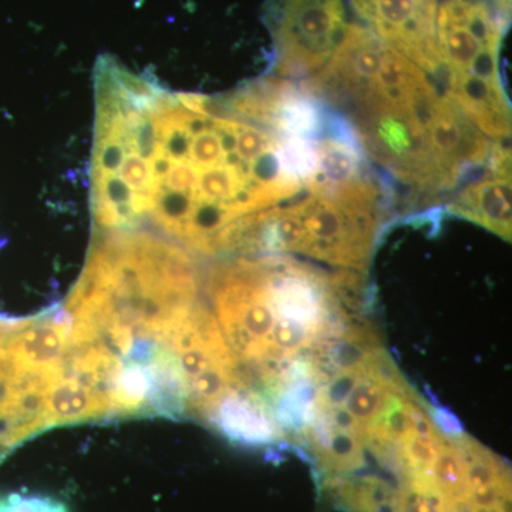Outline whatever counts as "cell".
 Instances as JSON below:
<instances>
[{
  "instance_id": "1",
  "label": "cell",
  "mask_w": 512,
  "mask_h": 512,
  "mask_svg": "<svg viewBox=\"0 0 512 512\" xmlns=\"http://www.w3.org/2000/svg\"><path fill=\"white\" fill-rule=\"evenodd\" d=\"M318 165L308 138L214 99L173 93L109 59L96 69L94 221L148 222L175 244L228 255L259 215L306 194Z\"/></svg>"
},
{
  "instance_id": "2",
  "label": "cell",
  "mask_w": 512,
  "mask_h": 512,
  "mask_svg": "<svg viewBox=\"0 0 512 512\" xmlns=\"http://www.w3.org/2000/svg\"><path fill=\"white\" fill-rule=\"evenodd\" d=\"M302 83L348 120L397 195L407 192V212L511 173L510 143L481 133L429 74L362 23H349L328 64Z\"/></svg>"
},
{
  "instance_id": "3",
  "label": "cell",
  "mask_w": 512,
  "mask_h": 512,
  "mask_svg": "<svg viewBox=\"0 0 512 512\" xmlns=\"http://www.w3.org/2000/svg\"><path fill=\"white\" fill-rule=\"evenodd\" d=\"M363 275L289 255L218 262L207 292L222 335L269 400L332 355L362 323Z\"/></svg>"
},
{
  "instance_id": "4",
  "label": "cell",
  "mask_w": 512,
  "mask_h": 512,
  "mask_svg": "<svg viewBox=\"0 0 512 512\" xmlns=\"http://www.w3.org/2000/svg\"><path fill=\"white\" fill-rule=\"evenodd\" d=\"M201 275L188 249L138 229L107 231L96 242L64 311L73 348L124 326L157 339L200 302Z\"/></svg>"
},
{
  "instance_id": "5",
  "label": "cell",
  "mask_w": 512,
  "mask_h": 512,
  "mask_svg": "<svg viewBox=\"0 0 512 512\" xmlns=\"http://www.w3.org/2000/svg\"><path fill=\"white\" fill-rule=\"evenodd\" d=\"M397 200L396 188L384 177L348 190L301 195L252 221L234 256L289 255L332 271L366 274Z\"/></svg>"
},
{
  "instance_id": "6",
  "label": "cell",
  "mask_w": 512,
  "mask_h": 512,
  "mask_svg": "<svg viewBox=\"0 0 512 512\" xmlns=\"http://www.w3.org/2000/svg\"><path fill=\"white\" fill-rule=\"evenodd\" d=\"M508 13L467 0H444L437 15L434 82L488 138L510 143L511 104L501 52Z\"/></svg>"
},
{
  "instance_id": "7",
  "label": "cell",
  "mask_w": 512,
  "mask_h": 512,
  "mask_svg": "<svg viewBox=\"0 0 512 512\" xmlns=\"http://www.w3.org/2000/svg\"><path fill=\"white\" fill-rule=\"evenodd\" d=\"M157 340L173 353L183 373L188 416L205 420L229 394L252 386L214 313L201 301L175 319Z\"/></svg>"
},
{
  "instance_id": "8",
  "label": "cell",
  "mask_w": 512,
  "mask_h": 512,
  "mask_svg": "<svg viewBox=\"0 0 512 512\" xmlns=\"http://www.w3.org/2000/svg\"><path fill=\"white\" fill-rule=\"evenodd\" d=\"M266 25L274 50L269 77L302 82L328 64L345 35L346 0H272Z\"/></svg>"
},
{
  "instance_id": "9",
  "label": "cell",
  "mask_w": 512,
  "mask_h": 512,
  "mask_svg": "<svg viewBox=\"0 0 512 512\" xmlns=\"http://www.w3.org/2000/svg\"><path fill=\"white\" fill-rule=\"evenodd\" d=\"M362 25L431 79L437 70L439 0H349Z\"/></svg>"
},
{
  "instance_id": "10",
  "label": "cell",
  "mask_w": 512,
  "mask_h": 512,
  "mask_svg": "<svg viewBox=\"0 0 512 512\" xmlns=\"http://www.w3.org/2000/svg\"><path fill=\"white\" fill-rule=\"evenodd\" d=\"M72 320L60 311L47 319L22 320L0 345V372L43 376L60 372L72 353Z\"/></svg>"
},
{
  "instance_id": "11",
  "label": "cell",
  "mask_w": 512,
  "mask_h": 512,
  "mask_svg": "<svg viewBox=\"0 0 512 512\" xmlns=\"http://www.w3.org/2000/svg\"><path fill=\"white\" fill-rule=\"evenodd\" d=\"M458 446L466 468V512H511V470L463 430Z\"/></svg>"
},
{
  "instance_id": "12",
  "label": "cell",
  "mask_w": 512,
  "mask_h": 512,
  "mask_svg": "<svg viewBox=\"0 0 512 512\" xmlns=\"http://www.w3.org/2000/svg\"><path fill=\"white\" fill-rule=\"evenodd\" d=\"M205 421L229 440L245 446H266L284 437L268 400L252 386L229 394Z\"/></svg>"
},
{
  "instance_id": "13",
  "label": "cell",
  "mask_w": 512,
  "mask_h": 512,
  "mask_svg": "<svg viewBox=\"0 0 512 512\" xmlns=\"http://www.w3.org/2000/svg\"><path fill=\"white\" fill-rule=\"evenodd\" d=\"M106 416V397L82 376L64 366L50 379L46 389V429Z\"/></svg>"
},
{
  "instance_id": "14",
  "label": "cell",
  "mask_w": 512,
  "mask_h": 512,
  "mask_svg": "<svg viewBox=\"0 0 512 512\" xmlns=\"http://www.w3.org/2000/svg\"><path fill=\"white\" fill-rule=\"evenodd\" d=\"M392 512H466L463 505L451 500L439 485L420 478L397 483Z\"/></svg>"
},
{
  "instance_id": "15",
  "label": "cell",
  "mask_w": 512,
  "mask_h": 512,
  "mask_svg": "<svg viewBox=\"0 0 512 512\" xmlns=\"http://www.w3.org/2000/svg\"><path fill=\"white\" fill-rule=\"evenodd\" d=\"M0 512H70L66 504L39 494H0Z\"/></svg>"
},
{
  "instance_id": "16",
  "label": "cell",
  "mask_w": 512,
  "mask_h": 512,
  "mask_svg": "<svg viewBox=\"0 0 512 512\" xmlns=\"http://www.w3.org/2000/svg\"><path fill=\"white\" fill-rule=\"evenodd\" d=\"M467 2L483 3V5L491 6V8L511 15V0H467Z\"/></svg>"
},
{
  "instance_id": "17",
  "label": "cell",
  "mask_w": 512,
  "mask_h": 512,
  "mask_svg": "<svg viewBox=\"0 0 512 512\" xmlns=\"http://www.w3.org/2000/svg\"><path fill=\"white\" fill-rule=\"evenodd\" d=\"M15 329V320L0 318V343L3 342Z\"/></svg>"
}]
</instances>
